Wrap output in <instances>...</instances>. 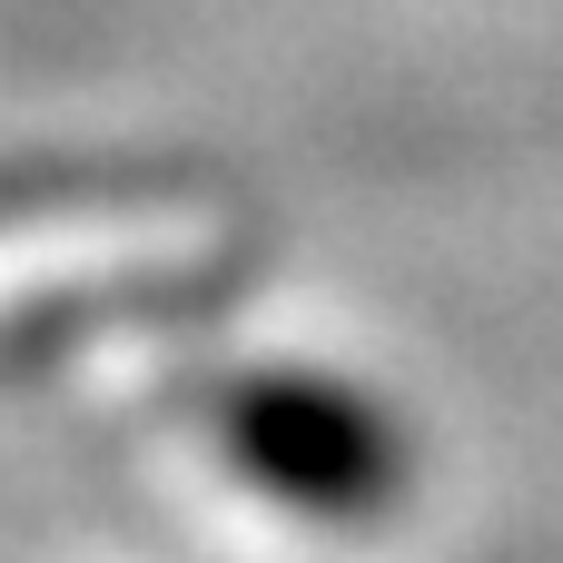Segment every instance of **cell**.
<instances>
[{
	"mask_svg": "<svg viewBox=\"0 0 563 563\" xmlns=\"http://www.w3.org/2000/svg\"><path fill=\"white\" fill-rule=\"evenodd\" d=\"M148 455L218 544L257 563H366L426 495L416 416L336 356H267L178 386Z\"/></svg>",
	"mask_w": 563,
	"mask_h": 563,
	"instance_id": "1",
	"label": "cell"
}]
</instances>
